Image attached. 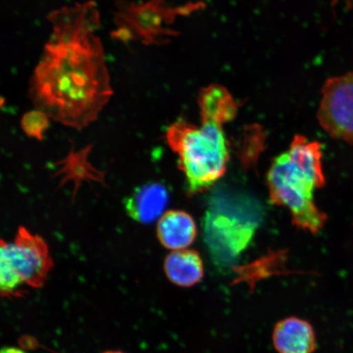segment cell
<instances>
[{
	"mask_svg": "<svg viewBox=\"0 0 353 353\" xmlns=\"http://www.w3.org/2000/svg\"><path fill=\"white\" fill-rule=\"evenodd\" d=\"M70 143L72 145L68 154L54 164L55 166H60L55 176H61V184L63 185L69 181H73L76 185L74 192H77L81 183L85 181H94L104 184L105 172L97 170L88 161V154L91 152L94 144H88L77 151L72 140Z\"/></svg>",
	"mask_w": 353,
	"mask_h": 353,
	"instance_id": "11",
	"label": "cell"
},
{
	"mask_svg": "<svg viewBox=\"0 0 353 353\" xmlns=\"http://www.w3.org/2000/svg\"><path fill=\"white\" fill-rule=\"evenodd\" d=\"M157 237L161 244L172 251L186 250L196 239L197 228L191 214L183 210H169L157 223Z\"/></svg>",
	"mask_w": 353,
	"mask_h": 353,
	"instance_id": "10",
	"label": "cell"
},
{
	"mask_svg": "<svg viewBox=\"0 0 353 353\" xmlns=\"http://www.w3.org/2000/svg\"><path fill=\"white\" fill-rule=\"evenodd\" d=\"M198 103L201 126L179 121L168 128L165 134L168 144L178 154L191 195L209 190L226 172L229 150L223 127L235 117L238 108L220 85L205 88L199 94Z\"/></svg>",
	"mask_w": 353,
	"mask_h": 353,
	"instance_id": "2",
	"label": "cell"
},
{
	"mask_svg": "<svg viewBox=\"0 0 353 353\" xmlns=\"http://www.w3.org/2000/svg\"><path fill=\"white\" fill-rule=\"evenodd\" d=\"M0 353H28L23 350H20L15 347H3L1 352Z\"/></svg>",
	"mask_w": 353,
	"mask_h": 353,
	"instance_id": "14",
	"label": "cell"
},
{
	"mask_svg": "<svg viewBox=\"0 0 353 353\" xmlns=\"http://www.w3.org/2000/svg\"><path fill=\"white\" fill-rule=\"evenodd\" d=\"M164 271L172 283L189 288L202 280L204 263L196 250L172 251L165 259Z\"/></svg>",
	"mask_w": 353,
	"mask_h": 353,
	"instance_id": "12",
	"label": "cell"
},
{
	"mask_svg": "<svg viewBox=\"0 0 353 353\" xmlns=\"http://www.w3.org/2000/svg\"><path fill=\"white\" fill-rule=\"evenodd\" d=\"M52 33L35 66L29 97L35 109L63 125L83 130L113 94L104 48L96 34L98 6L88 1L50 12Z\"/></svg>",
	"mask_w": 353,
	"mask_h": 353,
	"instance_id": "1",
	"label": "cell"
},
{
	"mask_svg": "<svg viewBox=\"0 0 353 353\" xmlns=\"http://www.w3.org/2000/svg\"><path fill=\"white\" fill-rule=\"evenodd\" d=\"M317 117L331 138L353 145V72L325 81Z\"/></svg>",
	"mask_w": 353,
	"mask_h": 353,
	"instance_id": "7",
	"label": "cell"
},
{
	"mask_svg": "<svg viewBox=\"0 0 353 353\" xmlns=\"http://www.w3.org/2000/svg\"><path fill=\"white\" fill-rule=\"evenodd\" d=\"M267 180L271 202L288 208L295 227L314 235L324 228L327 215L313 199L315 190L325 183L324 174L307 169L285 152L273 161Z\"/></svg>",
	"mask_w": 353,
	"mask_h": 353,
	"instance_id": "3",
	"label": "cell"
},
{
	"mask_svg": "<svg viewBox=\"0 0 353 353\" xmlns=\"http://www.w3.org/2000/svg\"><path fill=\"white\" fill-rule=\"evenodd\" d=\"M196 4L170 7L164 1L135 3L118 1L113 12L116 25L112 33L123 43L140 42L145 46H161L176 33L168 28L178 15L196 10Z\"/></svg>",
	"mask_w": 353,
	"mask_h": 353,
	"instance_id": "5",
	"label": "cell"
},
{
	"mask_svg": "<svg viewBox=\"0 0 353 353\" xmlns=\"http://www.w3.org/2000/svg\"><path fill=\"white\" fill-rule=\"evenodd\" d=\"M272 343L278 353H313L316 348L312 325L294 316L277 322L272 332Z\"/></svg>",
	"mask_w": 353,
	"mask_h": 353,
	"instance_id": "9",
	"label": "cell"
},
{
	"mask_svg": "<svg viewBox=\"0 0 353 353\" xmlns=\"http://www.w3.org/2000/svg\"><path fill=\"white\" fill-rule=\"evenodd\" d=\"M50 125V117L39 110H30L21 118V126L25 134L39 141L43 139V132Z\"/></svg>",
	"mask_w": 353,
	"mask_h": 353,
	"instance_id": "13",
	"label": "cell"
},
{
	"mask_svg": "<svg viewBox=\"0 0 353 353\" xmlns=\"http://www.w3.org/2000/svg\"><path fill=\"white\" fill-rule=\"evenodd\" d=\"M0 264L10 268L24 285L41 288L54 262L46 241L20 227L13 242L0 243Z\"/></svg>",
	"mask_w": 353,
	"mask_h": 353,
	"instance_id": "6",
	"label": "cell"
},
{
	"mask_svg": "<svg viewBox=\"0 0 353 353\" xmlns=\"http://www.w3.org/2000/svg\"><path fill=\"white\" fill-rule=\"evenodd\" d=\"M169 192L164 185L150 183L135 189L123 205L128 215L136 222L151 223L165 213Z\"/></svg>",
	"mask_w": 353,
	"mask_h": 353,
	"instance_id": "8",
	"label": "cell"
},
{
	"mask_svg": "<svg viewBox=\"0 0 353 353\" xmlns=\"http://www.w3.org/2000/svg\"><path fill=\"white\" fill-rule=\"evenodd\" d=\"M260 220V210L249 199L215 197L203 223L205 243L214 261L222 265L235 261L248 248Z\"/></svg>",
	"mask_w": 353,
	"mask_h": 353,
	"instance_id": "4",
	"label": "cell"
},
{
	"mask_svg": "<svg viewBox=\"0 0 353 353\" xmlns=\"http://www.w3.org/2000/svg\"><path fill=\"white\" fill-rule=\"evenodd\" d=\"M103 353H125V352H121V351H108V352H103Z\"/></svg>",
	"mask_w": 353,
	"mask_h": 353,
	"instance_id": "15",
	"label": "cell"
}]
</instances>
